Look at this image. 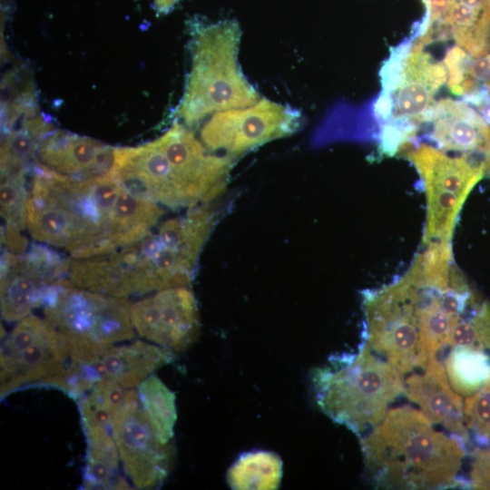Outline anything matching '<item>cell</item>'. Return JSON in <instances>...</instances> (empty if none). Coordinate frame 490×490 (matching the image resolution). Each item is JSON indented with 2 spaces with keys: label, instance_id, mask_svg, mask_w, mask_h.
<instances>
[{
  "label": "cell",
  "instance_id": "cell-9",
  "mask_svg": "<svg viewBox=\"0 0 490 490\" xmlns=\"http://www.w3.org/2000/svg\"><path fill=\"white\" fill-rule=\"evenodd\" d=\"M69 358L64 338L46 319L26 316L1 347V398L28 387H54Z\"/></svg>",
  "mask_w": 490,
  "mask_h": 490
},
{
  "label": "cell",
  "instance_id": "cell-12",
  "mask_svg": "<svg viewBox=\"0 0 490 490\" xmlns=\"http://www.w3.org/2000/svg\"><path fill=\"white\" fill-rule=\"evenodd\" d=\"M111 433L126 475L139 489L154 488L163 482L173 460L172 442L157 436L137 393L119 410Z\"/></svg>",
  "mask_w": 490,
  "mask_h": 490
},
{
  "label": "cell",
  "instance_id": "cell-3",
  "mask_svg": "<svg viewBox=\"0 0 490 490\" xmlns=\"http://www.w3.org/2000/svg\"><path fill=\"white\" fill-rule=\"evenodd\" d=\"M366 472L381 489L434 490L463 485L466 444L437 429L417 408H390L359 436Z\"/></svg>",
  "mask_w": 490,
  "mask_h": 490
},
{
  "label": "cell",
  "instance_id": "cell-5",
  "mask_svg": "<svg viewBox=\"0 0 490 490\" xmlns=\"http://www.w3.org/2000/svg\"><path fill=\"white\" fill-rule=\"evenodd\" d=\"M189 25L191 66L174 112L178 121L191 127L211 113L255 104L260 93L239 63L238 21L193 18Z\"/></svg>",
  "mask_w": 490,
  "mask_h": 490
},
{
  "label": "cell",
  "instance_id": "cell-29",
  "mask_svg": "<svg viewBox=\"0 0 490 490\" xmlns=\"http://www.w3.org/2000/svg\"><path fill=\"white\" fill-rule=\"evenodd\" d=\"M464 417L469 432L483 445H490V380L476 393L466 397Z\"/></svg>",
  "mask_w": 490,
  "mask_h": 490
},
{
  "label": "cell",
  "instance_id": "cell-27",
  "mask_svg": "<svg viewBox=\"0 0 490 490\" xmlns=\"http://www.w3.org/2000/svg\"><path fill=\"white\" fill-rule=\"evenodd\" d=\"M427 201L426 225L422 244L451 241L465 199L436 188H425Z\"/></svg>",
  "mask_w": 490,
  "mask_h": 490
},
{
  "label": "cell",
  "instance_id": "cell-26",
  "mask_svg": "<svg viewBox=\"0 0 490 490\" xmlns=\"http://www.w3.org/2000/svg\"><path fill=\"white\" fill-rule=\"evenodd\" d=\"M142 407L158 437L172 442L177 419L175 394L154 374L137 387Z\"/></svg>",
  "mask_w": 490,
  "mask_h": 490
},
{
  "label": "cell",
  "instance_id": "cell-22",
  "mask_svg": "<svg viewBox=\"0 0 490 490\" xmlns=\"http://www.w3.org/2000/svg\"><path fill=\"white\" fill-rule=\"evenodd\" d=\"M28 172L20 171L1 173V216L5 222L2 244L6 250L14 253H23L29 247L27 239L22 233L26 229Z\"/></svg>",
  "mask_w": 490,
  "mask_h": 490
},
{
  "label": "cell",
  "instance_id": "cell-15",
  "mask_svg": "<svg viewBox=\"0 0 490 490\" xmlns=\"http://www.w3.org/2000/svg\"><path fill=\"white\" fill-rule=\"evenodd\" d=\"M173 356L172 350L163 347L136 340L121 346L91 348L73 361L82 382L89 389L105 378L133 388L155 370L171 363Z\"/></svg>",
  "mask_w": 490,
  "mask_h": 490
},
{
  "label": "cell",
  "instance_id": "cell-31",
  "mask_svg": "<svg viewBox=\"0 0 490 490\" xmlns=\"http://www.w3.org/2000/svg\"><path fill=\"white\" fill-rule=\"evenodd\" d=\"M181 0H153L155 9L159 14L170 12Z\"/></svg>",
  "mask_w": 490,
  "mask_h": 490
},
{
  "label": "cell",
  "instance_id": "cell-19",
  "mask_svg": "<svg viewBox=\"0 0 490 490\" xmlns=\"http://www.w3.org/2000/svg\"><path fill=\"white\" fill-rule=\"evenodd\" d=\"M428 138L443 151L490 152V126L466 102L441 99L436 102Z\"/></svg>",
  "mask_w": 490,
  "mask_h": 490
},
{
  "label": "cell",
  "instance_id": "cell-11",
  "mask_svg": "<svg viewBox=\"0 0 490 490\" xmlns=\"http://www.w3.org/2000/svg\"><path fill=\"white\" fill-rule=\"evenodd\" d=\"M70 260L47 245L32 243L23 253L5 250L1 260V315L19 321L43 305L49 286L68 274Z\"/></svg>",
  "mask_w": 490,
  "mask_h": 490
},
{
  "label": "cell",
  "instance_id": "cell-32",
  "mask_svg": "<svg viewBox=\"0 0 490 490\" xmlns=\"http://www.w3.org/2000/svg\"><path fill=\"white\" fill-rule=\"evenodd\" d=\"M490 1V0H489Z\"/></svg>",
  "mask_w": 490,
  "mask_h": 490
},
{
  "label": "cell",
  "instance_id": "cell-25",
  "mask_svg": "<svg viewBox=\"0 0 490 490\" xmlns=\"http://www.w3.org/2000/svg\"><path fill=\"white\" fill-rule=\"evenodd\" d=\"M281 475L280 457L260 450L240 456L230 467L227 479L232 489H276Z\"/></svg>",
  "mask_w": 490,
  "mask_h": 490
},
{
  "label": "cell",
  "instance_id": "cell-23",
  "mask_svg": "<svg viewBox=\"0 0 490 490\" xmlns=\"http://www.w3.org/2000/svg\"><path fill=\"white\" fill-rule=\"evenodd\" d=\"M444 358L452 388L461 397H470L490 380V355L469 347H454Z\"/></svg>",
  "mask_w": 490,
  "mask_h": 490
},
{
  "label": "cell",
  "instance_id": "cell-13",
  "mask_svg": "<svg viewBox=\"0 0 490 490\" xmlns=\"http://www.w3.org/2000/svg\"><path fill=\"white\" fill-rule=\"evenodd\" d=\"M131 320L142 338L172 352H182L198 338L196 299L186 287L168 288L131 305Z\"/></svg>",
  "mask_w": 490,
  "mask_h": 490
},
{
  "label": "cell",
  "instance_id": "cell-21",
  "mask_svg": "<svg viewBox=\"0 0 490 490\" xmlns=\"http://www.w3.org/2000/svg\"><path fill=\"white\" fill-rule=\"evenodd\" d=\"M83 430L87 443L83 488H130L119 475L120 456L111 430L94 426H83Z\"/></svg>",
  "mask_w": 490,
  "mask_h": 490
},
{
  "label": "cell",
  "instance_id": "cell-10",
  "mask_svg": "<svg viewBox=\"0 0 490 490\" xmlns=\"http://www.w3.org/2000/svg\"><path fill=\"white\" fill-rule=\"evenodd\" d=\"M303 116L289 105L260 99L255 104L212 114L201 130L210 150L240 156L266 142L291 135L302 126Z\"/></svg>",
  "mask_w": 490,
  "mask_h": 490
},
{
  "label": "cell",
  "instance_id": "cell-17",
  "mask_svg": "<svg viewBox=\"0 0 490 490\" xmlns=\"http://www.w3.org/2000/svg\"><path fill=\"white\" fill-rule=\"evenodd\" d=\"M116 148L64 130L49 132L41 142L36 163L72 178L112 175Z\"/></svg>",
  "mask_w": 490,
  "mask_h": 490
},
{
  "label": "cell",
  "instance_id": "cell-30",
  "mask_svg": "<svg viewBox=\"0 0 490 490\" xmlns=\"http://www.w3.org/2000/svg\"><path fill=\"white\" fill-rule=\"evenodd\" d=\"M466 484L473 489L490 490V448L479 447L472 452Z\"/></svg>",
  "mask_w": 490,
  "mask_h": 490
},
{
  "label": "cell",
  "instance_id": "cell-7",
  "mask_svg": "<svg viewBox=\"0 0 490 490\" xmlns=\"http://www.w3.org/2000/svg\"><path fill=\"white\" fill-rule=\"evenodd\" d=\"M45 319L69 341L109 346L134 338L131 305L62 279L51 284L43 303Z\"/></svg>",
  "mask_w": 490,
  "mask_h": 490
},
{
  "label": "cell",
  "instance_id": "cell-18",
  "mask_svg": "<svg viewBox=\"0 0 490 490\" xmlns=\"http://www.w3.org/2000/svg\"><path fill=\"white\" fill-rule=\"evenodd\" d=\"M404 381L407 397L431 423L468 444L464 402L450 386L443 361L429 363L407 374Z\"/></svg>",
  "mask_w": 490,
  "mask_h": 490
},
{
  "label": "cell",
  "instance_id": "cell-2",
  "mask_svg": "<svg viewBox=\"0 0 490 490\" xmlns=\"http://www.w3.org/2000/svg\"><path fill=\"white\" fill-rule=\"evenodd\" d=\"M219 215L210 203L191 208L112 252L70 260L69 279L80 288L122 298L189 286Z\"/></svg>",
  "mask_w": 490,
  "mask_h": 490
},
{
  "label": "cell",
  "instance_id": "cell-28",
  "mask_svg": "<svg viewBox=\"0 0 490 490\" xmlns=\"http://www.w3.org/2000/svg\"><path fill=\"white\" fill-rule=\"evenodd\" d=\"M469 347L490 355V301L477 300L455 325L448 348ZM447 352V351H446Z\"/></svg>",
  "mask_w": 490,
  "mask_h": 490
},
{
  "label": "cell",
  "instance_id": "cell-8",
  "mask_svg": "<svg viewBox=\"0 0 490 490\" xmlns=\"http://www.w3.org/2000/svg\"><path fill=\"white\" fill-rule=\"evenodd\" d=\"M364 343L403 377L420 365L416 285L404 274L377 289L363 291Z\"/></svg>",
  "mask_w": 490,
  "mask_h": 490
},
{
  "label": "cell",
  "instance_id": "cell-6",
  "mask_svg": "<svg viewBox=\"0 0 490 490\" xmlns=\"http://www.w3.org/2000/svg\"><path fill=\"white\" fill-rule=\"evenodd\" d=\"M311 379L320 410L358 436L378 425L405 394L404 377L364 342L356 353L332 357Z\"/></svg>",
  "mask_w": 490,
  "mask_h": 490
},
{
  "label": "cell",
  "instance_id": "cell-16",
  "mask_svg": "<svg viewBox=\"0 0 490 490\" xmlns=\"http://www.w3.org/2000/svg\"><path fill=\"white\" fill-rule=\"evenodd\" d=\"M447 76L444 63L435 61L423 50L411 47L398 85L390 95L391 118L384 124L414 138L420 124L430 120L436 103L435 93Z\"/></svg>",
  "mask_w": 490,
  "mask_h": 490
},
{
  "label": "cell",
  "instance_id": "cell-4",
  "mask_svg": "<svg viewBox=\"0 0 490 490\" xmlns=\"http://www.w3.org/2000/svg\"><path fill=\"white\" fill-rule=\"evenodd\" d=\"M235 161L215 155L179 121L160 137L116 148L113 176L129 191L172 209L209 203L229 181Z\"/></svg>",
  "mask_w": 490,
  "mask_h": 490
},
{
  "label": "cell",
  "instance_id": "cell-1",
  "mask_svg": "<svg viewBox=\"0 0 490 490\" xmlns=\"http://www.w3.org/2000/svg\"><path fill=\"white\" fill-rule=\"evenodd\" d=\"M163 211L113 174L72 178L39 164L32 170L26 229L34 240L73 258L107 254L152 230Z\"/></svg>",
  "mask_w": 490,
  "mask_h": 490
},
{
  "label": "cell",
  "instance_id": "cell-20",
  "mask_svg": "<svg viewBox=\"0 0 490 490\" xmlns=\"http://www.w3.org/2000/svg\"><path fill=\"white\" fill-rule=\"evenodd\" d=\"M404 152L416 168L424 187L444 190L466 200L475 185L485 177L462 156L450 157L428 144L422 143Z\"/></svg>",
  "mask_w": 490,
  "mask_h": 490
},
{
  "label": "cell",
  "instance_id": "cell-14",
  "mask_svg": "<svg viewBox=\"0 0 490 490\" xmlns=\"http://www.w3.org/2000/svg\"><path fill=\"white\" fill-rule=\"evenodd\" d=\"M426 15L413 35L423 49L436 40L453 38L474 58L490 52L489 0H422Z\"/></svg>",
  "mask_w": 490,
  "mask_h": 490
},
{
  "label": "cell",
  "instance_id": "cell-24",
  "mask_svg": "<svg viewBox=\"0 0 490 490\" xmlns=\"http://www.w3.org/2000/svg\"><path fill=\"white\" fill-rule=\"evenodd\" d=\"M136 393L113 379L98 381L76 400L83 426H103L111 430L114 416Z\"/></svg>",
  "mask_w": 490,
  "mask_h": 490
}]
</instances>
